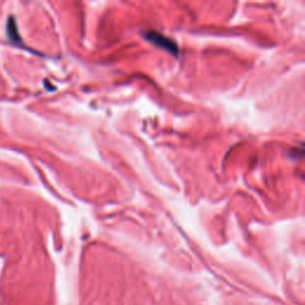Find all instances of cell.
<instances>
[{"label": "cell", "instance_id": "6da1fadb", "mask_svg": "<svg viewBox=\"0 0 305 305\" xmlns=\"http://www.w3.org/2000/svg\"><path fill=\"white\" fill-rule=\"evenodd\" d=\"M145 37L147 41H149L150 43L155 44L156 47L162 48V49L170 51V53H172L174 55H178V46L176 44V42H173L172 40L162 36L161 33L156 31H148L145 33Z\"/></svg>", "mask_w": 305, "mask_h": 305}, {"label": "cell", "instance_id": "7a4b0ae2", "mask_svg": "<svg viewBox=\"0 0 305 305\" xmlns=\"http://www.w3.org/2000/svg\"><path fill=\"white\" fill-rule=\"evenodd\" d=\"M8 33L10 40L13 41L15 43H22V41H20V37L18 35V30H17V25H16V20L12 18H10L9 23H8Z\"/></svg>", "mask_w": 305, "mask_h": 305}]
</instances>
